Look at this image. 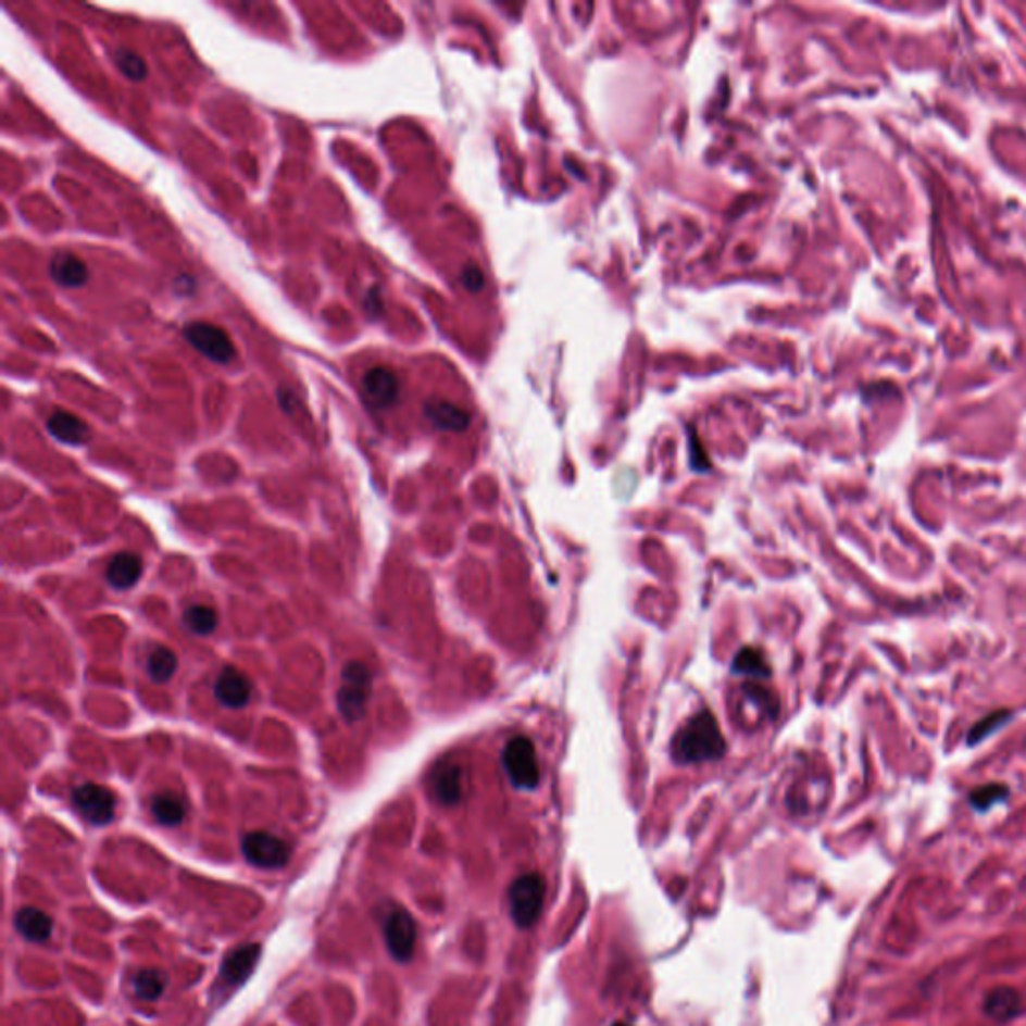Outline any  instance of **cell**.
I'll return each mask as SVG.
<instances>
[{
  "label": "cell",
  "mask_w": 1026,
  "mask_h": 1026,
  "mask_svg": "<svg viewBox=\"0 0 1026 1026\" xmlns=\"http://www.w3.org/2000/svg\"><path fill=\"white\" fill-rule=\"evenodd\" d=\"M726 740L720 730L718 720L704 710L681 726L674 742L672 756L680 764H702L724 756Z\"/></svg>",
  "instance_id": "cell-1"
},
{
  "label": "cell",
  "mask_w": 1026,
  "mask_h": 1026,
  "mask_svg": "<svg viewBox=\"0 0 1026 1026\" xmlns=\"http://www.w3.org/2000/svg\"><path fill=\"white\" fill-rule=\"evenodd\" d=\"M373 678L370 667L361 662H349L341 672V686L337 690V708L349 724L360 722L367 712L372 698Z\"/></svg>",
  "instance_id": "cell-2"
},
{
  "label": "cell",
  "mask_w": 1026,
  "mask_h": 1026,
  "mask_svg": "<svg viewBox=\"0 0 1026 1026\" xmlns=\"http://www.w3.org/2000/svg\"><path fill=\"white\" fill-rule=\"evenodd\" d=\"M510 914L520 928H529L538 923L546 902V878L539 873L520 876L508 890Z\"/></svg>",
  "instance_id": "cell-3"
},
{
  "label": "cell",
  "mask_w": 1026,
  "mask_h": 1026,
  "mask_svg": "<svg viewBox=\"0 0 1026 1026\" xmlns=\"http://www.w3.org/2000/svg\"><path fill=\"white\" fill-rule=\"evenodd\" d=\"M503 768L515 788L534 790L539 784V764L536 746L527 736H513L501 754Z\"/></svg>",
  "instance_id": "cell-4"
},
{
  "label": "cell",
  "mask_w": 1026,
  "mask_h": 1026,
  "mask_svg": "<svg viewBox=\"0 0 1026 1026\" xmlns=\"http://www.w3.org/2000/svg\"><path fill=\"white\" fill-rule=\"evenodd\" d=\"M183 337L189 346L195 347L201 355L213 363L227 365L237 358V349L232 337L218 325L207 321H191L183 327Z\"/></svg>",
  "instance_id": "cell-5"
},
{
  "label": "cell",
  "mask_w": 1026,
  "mask_h": 1026,
  "mask_svg": "<svg viewBox=\"0 0 1026 1026\" xmlns=\"http://www.w3.org/2000/svg\"><path fill=\"white\" fill-rule=\"evenodd\" d=\"M73 806L92 826H107L115 818L116 796L101 784H80L73 790Z\"/></svg>",
  "instance_id": "cell-6"
},
{
  "label": "cell",
  "mask_w": 1026,
  "mask_h": 1026,
  "mask_svg": "<svg viewBox=\"0 0 1026 1026\" xmlns=\"http://www.w3.org/2000/svg\"><path fill=\"white\" fill-rule=\"evenodd\" d=\"M241 850L247 862L256 868H283L291 859V847L275 834H245Z\"/></svg>",
  "instance_id": "cell-7"
},
{
  "label": "cell",
  "mask_w": 1026,
  "mask_h": 1026,
  "mask_svg": "<svg viewBox=\"0 0 1026 1026\" xmlns=\"http://www.w3.org/2000/svg\"><path fill=\"white\" fill-rule=\"evenodd\" d=\"M384 937L387 949L391 956L399 962L411 961L415 952V940H417V926L410 912L403 909H396L389 912L384 924Z\"/></svg>",
  "instance_id": "cell-8"
},
{
  "label": "cell",
  "mask_w": 1026,
  "mask_h": 1026,
  "mask_svg": "<svg viewBox=\"0 0 1026 1026\" xmlns=\"http://www.w3.org/2000/svg\"><path fill=\"white\" fill-rule=\"evenodd\" d=\"M361 393L372 410L381 411L396 405L399 398L398 373L385 365H375L363 373Z\"/></svg>",
  "instance_id": "cell-9"
},
{
  "label": "cell",
  "mask_w": 1026,
  "mask_h": 1026,
  "mask_svg": "<svg viewBox=\"0 0 1026 1026\" xmlns=\"http://www.w3.org/2000/svg\"><path fill=\"white\" fill-rule=\"evenodd\" d=\"M259 956H261L259 944H245L229 952L218 971V983L223 985V990L229 992L233 988L241 987L255 971Z\"/></svg>",
  "instance_id": "cell-10"
},
{
  "label": "cell",
  "mask_w": 1026,
  "mask_h": 1026,
  "mask_svg": "<svg viewBox=\"0 0 1026 1026\" xmlns=\"http://www.w3.org/2000/svg\"><path fill=\"white\" fill-rule=\"evenodd\" d=\"M251 696H253V684L241 670L233 666L221 670L215 681V698L218 704L229 710H241L251 702Z\"/></svg>",
  "instance_id": "cell-11"
},
{
  "label": "cell",
  "mask_w": 1026,
  "mask_h": 1026,
  "mask_svg": "<svg viewBox=\"0 0 1026 1026\" xmlns=\"http://www.w3.org/2000/svg\"><path fill=\"white\" fill-rule=\"evenodd\" d=\"M52 281L64 289H80L89 281V267L80 256L71 251H57L49 261Z\"/></svg>",
  "instance_id": "cell-12"
},
{
  "label": "cell",
  "mask_w": 1026,
  "mask_h": 1026,
  "mask_svg": "<svg viewBox=\"0 0 1026 1026\" xmlns=\"http://www.w3.org/2000/svg\"><path fill=\"white\" fill-rule=\"evenodd\" d=\"M431 794L443 806H455L463 796V772L453 762L439 764L429 776Z\"/></svg>",
  "instance_id": "cell-13"
},
{
  "label": "cell",
  "mask_w": 1026,
  "mask_h": 1026,
  "mask_svg": "<svg viewBox=\"0 0 1026 1026\" xmlns=\"http://www.w3.org/2000/svg\"><path fill=\"white\" fill-rule=\"evenodd\" d=\"M424 413L425 417L441 431H463L472 422L467 411L443 399H429L424 405Z\"/></svg>",
  "instance_id": "cell-14"
},
{
  "label": "cell",
  "mask_w": 1026,
  "mask_h": 1026,
  "mask_svg": "<svg viewBox=\"0 0 1026 1026\" xmlns=\"http://www.w3.org/2000/svg\"><path fill=\"white\" fill-rule=\"evenodd\" d=\"M47 429L54 439L66 446H83L90 437L89 425L68 411H54L47 422Z\"/></svg>",
  "instance_id": "cell-15"
},
{
  "label": "cell",
  "mask_w": 1026,
  "mask_h": 1026,
  "mask_svg": "<svg viewBox=\"0 0 1026 1026\" xmlns=\"http://www.w3.org/2000/svg\"><path fill=\"white\" fill-rule=\"evenodd\" d=\"M142 576V562L137 553L118 552L107 565V581L115 590H130Z\"/></svg>",
  "instance_id": "cell-16"
},
{
  "label": "cell",
  "mask_w": 1026,
  "mask_h": 1026,
  "mask_svg": "<svg viewBox=\"0 0 1026 1026\" xmlns=\"http://www.w3.org/2000/svg\"><path fill=\"white\" fill-rule=\"evenodd\" d=\"M1021 994L1011 987H997L985 999V1013L997 1023H1006L1021 1013Z\"/></svg>",
  "instance_id": "cell-17"
},
{
  "label": "cell",
  "mask_w": 1026,
  "mask_h": 1026,
  "mask_svg": "<svg viewBox=\"0 0 1026 1026\" xmlns=\"http://www.w3.org/2000/svg\"><path fill=\"white\" fill-rule=\"evenodd\" d=\"M14 926L26 940H33V942H47L52 935L51 916L33 906H25L16 912Z\"/></svg>",
  "instance_id": "cell-18"
},
{
  "label": "cell",
  "mask_w": 1026,
  "mask_h": 1026,
  "mask_svg": "<svg viewBox=\"0 0 1026 1026\" xmlns=\"http://www.w3.org/2000/svg\"><path fill=\"white\" fill-rule=\"evenodd\" d=\"M151 814L163 826H179L187 816V802L175 792H161L151 800Z\"/></svg>",
  "instance_id": "cell-19"
},
{
  "label": "cell",
  "mask_w": 1026,
  "mask_h": 1026,
  "mask_svg": "<svg viewBox=\"0 0 1026 1026\" xmlns=\"http://www.w3.org/2000/svg\"><path fill=\"white\" fill-rule=\"evenodd\" d=\"M165 988H167V976L157 968H145L133 976V992L141 1001L151 1002L161 999Z\"/></svg>",
  "instance_id": "cell-20"
},
{
  "label": "cell",
  "mask_w": 1026,
  "mask_h": 1026,
  "mask_svg": "<svg viewBox=\"0 0 1026 1026\" xmlns=\"http://www.w3.org/2000/svg\"><path fill=\"white\" fill-rule=\"evenodd\" d=\"M183 624L195 636H209L217 629V612L209 605H191L183 614Z\"/></svg>",
  "instance_id": "cell-21"
},
{
  "label": "cell",
  "mask_w": 1026,
  "mask_h": 1026,
  "mask_svg": "<svg viewBox=\"0 0 1026 1026\" xmlns=\"http://www.w3.org/2000/svg\"><path fill=\"white\" fill-rule=\"evenodd\" d=\"M147 672L154 684H167L177 672V655L168 648H154L147 658Z\"/></svg>",
  "instance_id": "cell-22"
},
{
  "label": "cell",
  "mask_w": 1026,
  "mask_h": 1026,
  "mask_svg": "<svg viewBox=\"0 0 1026 1026\" xmlns=\"http://www.w3.org/2000/svg\"><path fill=\"white\" fill-rule=\"evenodd\" d=\"M113 61H115L116 68L133 83H141L149 75V66L142 61L141 54L130 51L127 47L115 49Z\"/></svg>",
  "instance_id": "cell-23"
},
{
  "label": "cell",
  "mask_w": 1026,
  "mask_h": 1026,
  "mask_svg": "<svg viewBox=\"0 0 1026 1026\" xmlns=\"http://www.w3.org/2000/svg\"><path fill=\"white\" fill-rule=\"evenodd\" d=\"M734 672L742 676H756V678L770 676V667L764 660V654H760L754 648H745L734 658Z\"/></svg>",
  "instance_id": "cell-24"
},
{
  "label": "cell",
  "mask_w": 1026,
  "mask_h": 1026,
  "mask_svg": "<svg viewBox=\"0 0 1026 1026\" xmlns=\"http://www.w3.org/2000/svg\"><path fill=\"white\" fill-rule=\"evenodd\" d=\"M1013 718V714L1009 710H999V712H990L988 716L976 722L975 726L971 728V734H968V746L978 745L983 740H987L988 736H992L994 731L1001 730L1002 726Z\"/></svg>",
  "instance_id": "cell-25"
},
{
  "label": "cell",
  "mask_w": 1026,
  "mask_h": 1026,
  "mask_svg": "<svg viewBox=\"0 0 1026 1026\" xmlns=\"http://www.w3.org/2000/svg\"><path fill=\"white\" fill-rule=\"evenodd\" d=\"M1006 796H1009V788H1006V786H1002V784H987V786L976 788L975 792L971 794V804H973V809L975 810L987 812V810L992 809L994 804L1006 800Z\"/></svg>",
  "instance_id": "cell-26"
},
{
  "label": "cell",
  "mask_w": 1026,
  "mask_h": 1026,
  "mask_svg": "<svg viewBox=\"0 0 1026 1026\" xmlns=\"http://www.w3.org/2000/svg\"><path fill=\"white\" fill-rule=\"evenodd\" d=\"M463 285H465L467 289H472V291H479V289L484 287V275H481V271L474 267V265L465 267V270H463Z\"/></svg>",
  "instance_id": "cell-27"
},
{
  "label": "cell",
  "mask_w": 1026,
  "mask_h": 1026,
  "mask_svg": "<svg viewBox=\"0 0 1026 1026\" xmlns=\"http://www.w3.org/2000/svg\"><path fill=\"white\" fill-rule=\"evenodd\" d=\"M365 309H367V313H370V317H373V320H377V317L381 315L384 308H381V293H379L377 287L370 289L367 299H365Z\"/></svg>",
  "instance_id": "cell-28"
},
{
  "label": "cell",
  "mask_w": 1026,
  "mask_h": 1026,
  "mask_svg": "<svg viewBox=\"0 0 1026 1026\" xmlns=\"http://www.w3.org/2000/svg\"><path fill=\"white\" fill-rule=\"evenodd\" d=\"M614 1026H626V1025H614Z\"/></svg>",
  "instance_id": "cell-29"
}]
</instances>
